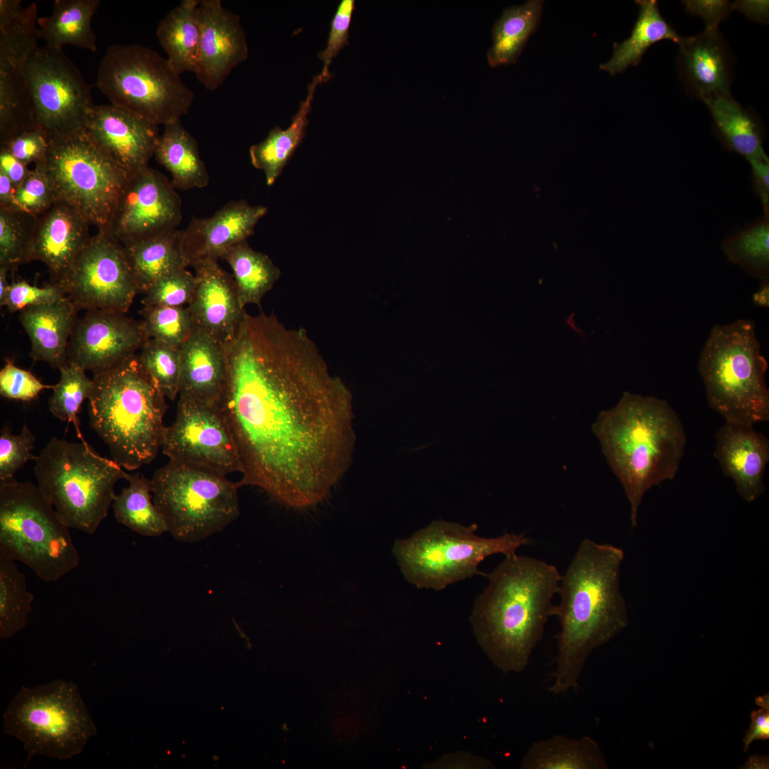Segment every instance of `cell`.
Instances as JSON below:
<instances>
[{"instance_id":"obj_39","label":"cell","mask_w":769,"mask_h":769,"mask_svg":"<svg viewBox=\"0 0 769 769\" xmlns=\"http://www.w3.org/2000/svg\"><path fill=\"white\" fill-rule=\"evenodd\" d=\"M127 486L116 494L112 503L117 521L132 531L147 537L167 532L164 518L156 508L151 481L140 474H129Z\"/></svg>"},{"instance_id":"obj_25","label":"cell","mask_w":769,"mask_h":769,"mask_svg":"<svg viewBox=\"0 0 769 769\" xmlns=\"http://www.w3.org/2000/svg\"><path fill=\"white\" fill-rule=\"evenodd\" d=\"M677 65L681 80L703 102L718 95H731V61L718 28L684 37L678 44Z\"/></svg>"},{"instance_id":"obj_38","label":"cell","mask_w":769,"mask_h":769,"mask_svg":"<svg viewBox=\"0 0 769 769\" xmlns=\"http://www.w3.org/2000/svg\"><path fill=\"white\" fill-rule=\"evenodd\" d=\"M233 271L238 297L242 308L249 304L261 305L263 296L271 290L281 271L266 254L253 249L247 241L230 248L222 256Z\"/></svg>"},{"instance_id":"obj_17","label":"cell","mask_w":769,"mask_h":769,"mask_svg":"<svg viewBox=\"0 0 769 769\" xmlns=\"http://www.w3.org/2000/svg\"><path fill=\"white\" fill-rule=\"evenodd\" d=\"M182 201L171 181L150 167L131 175L106 231L122 244L177 229Z\"/></svg>"},{"instance_id":"obj_48","label":"cell","mask_w":769,"mask_h":769,"mask_svg":"<svg viewBox=\"0 0 769 769\" xmlns=\"http://www.w3.org/2000/svg\"><path fill=\"white\" fill-rule=\"evenodd\" d=\"M15 194L23 211L36 216L47 211L56 203L51 184L41 162L35 164L34 168L16 187Z\"/></svg>"},{"instance_id":"obj_45","label":"cell","mask_w":769,"mask_h":769,"mask_svg":"<svg viewBox=\"0 0 769 769\" xmlns=\"http://www.w3.org/2000/svg\"><path fill=\"white\" fill-rule=\"evenodd\" d=\"M140 313L147 338L172 346L180 347L194 329L188 306H144Z\"/></svg>"},{"instance_id":"obj_26","label":"cell","mask_w":769,"mask_h":769,"mask_svg":"<svg viewBox=\"0 0 769 769\" xmlns=\"http://www.w3.org/2000/svg\"><path fill=\"white\" fill-rule=\"evenodd\" d=\"M180 349L179 397L219 407L226 373L223 345L194 328Z\"/></svg>"},{"instance_id":"obj_11","label":"cell","mask_w":769,"mask_h":769,"mask_svg":"<svg viewBox=\"0 0 769 769\" xmlns=\"http://www.w3.org/2000/svg\"><path fill=\"white\" fill-rule=\"evenodd\" d=\"M167 58L140 45L108 48L98 71V89L111 104L159 126L187 114L193 92Z\"/></svg>"},{"instance_id":"obj_15","label":"cell","mask_w":769,"mask_h":769,"mask_svg":"<svg viewBox=\"0 0 769 769\" xmlns=\"http://www.w3.org/2000/svg\"><path fill=\"white\" fill-rule=\"evenodd\" d=\"M79 310L125 313L138 294L123 245L106 230L91 236L59 282Z\"/></svg>"},{"instance_id":"obj_42","label":"cell","mask_w":769,"mask_h":769,"mask_svg":"<svg viewBox=\"0 0 769 769\" xmlns=\"http://www.w3.org/2000/svg\"><path fill=\"white\" fill-rule=\"evenodd\" d=\"M38 216L24 211L0 209V266L14 272L31 261Z\"/></svg>"},{"instance_id":"obj_3","label":"cell","mask_w":769,"mask_h":769,"mask_svg":"<svg viewBox=\"0 0 769 769\" xmlns=\"http://www.w3.org/2000/svg\"><path fill=\"white\" fill-rule=\"evenodd\" d=\"M487 577L471 617L475 635L499 669L520 672L552 617L561 575L553 565L514 554L505 556Z\"/></svg>"},{"instance_id":"obj_40","label":"cell","mask_w":769,"mask_h":769,"mask_svg":"<svg viewBox=\"0 0 769 769\" xmlns=\"http://www.w3.org/2000/svg\"><path fill=\"white\" fill-rule=\"evenodd\" d=\"M16 561L0 553V637L6 639L28 623L33 595Z\"/></svg>"},{"instance_id":"obj_52","label":"cell","mask_w":769,"mask_h":769,"mask_svg":"<svg viewBox=\"0 0 769 769\" xmlns=\"http://www.w3.org/2000/svg\"><path fill=\"white\" fill-rule=\"evenodd\" d=\"M16 158L26 164L42 162L47 154L48 142L38 127L25 131L1 144Z\"/></svg>"},{"instance_id":"obj_50","label":"cell","mask_w":769,"mask_h":769,"mask_svg":"<svg viewBox=\"0 0 769 769\" xmlns=\"http://www.w3.org/2000/svg\"><path fill=\"white\" fill-rule=\"evenodd\" d=\"M355 8L354 0H342L332 19L326 47L318 53L323 63L320 73L323 83L330 78L329 67L333 60L348 44L349 29Z\"/></svg>"},{"instance_id":"obj_27","label":"cell","mask_w":769,"mask_h":769,"mask_svg":"<svg viewBox=\"0 0 769 769\" xmlns=\"http://www.w3.org/2000/svg\"><path fill=\"white\" fill-rule=\"evenodd\" d=\"M79 310L66 296L20 311L19 320L29 337L33 360L58 370L68 363V345Z\"/></svg>"},{"instance_id":"obj_36","label":"cell","mask_w":769,"mask_h":769,"mask_svg":"<svg viewBox=\"0 0 769 769\" xmlns=\"http://www.w3.org/2000/svg\"><path fill=\"white\" fill-rule=\"evenodd\" d=\"M636 2L639 8V16L629 37L615 43L612 58L600 66L601 70L611 75L623 73L627 68L637 66L647 49L658 41L671 40L679 44L684 38L661 16L656 1Z\"/></svg>"},{"instance_id":"obj_28","label":"cell","mask_w":769,"mask_h":769,"mask_svg":"<svg viewBox=\"0 0 769 769\" xmlns=\"http://www.w3.org/2000/svg\"><path fill=\"white\" fill-rule=\"evenodd\" d=\"M32 52L0 45V142L36 128L33 100L25 75Z\"/></svg>"},{"instance_id":"obj_61","label":"cell","mask_w":769,"mask_h":769,"mask_svg":"<svg viewBox=\"0 0 769 769\" xmlns=\"http://www.w3.org/2000/svg\"><path fill=\"white\" fill-rule=\"evenodd\" d=\"M9 270L6 267L0 266V305L5 306L7 294L10 284L7 281V274Z\"/></svg>"},{"instance_id":"obj_46","label":"cell","mask_w":769,"mask_h":769,"mask_svg":"<svg viewBox=\"0 0 769 769\" xmlns=\"http://www.w3.org/2000/svg\"><path fill=\"white\" fill-rule=\"evenodd\" d=\"M196 287L194 274L183 269L161 278L145 293L144 306L182 307L192 300Z\"/></svg>"},{"instance_id":"obj_10","label":"cell","mask_w":769,"mask_h":769,"mask_svg":"<svg viewBox=\"0 0 769 769\" xmlns=\"http://www.w3.org/2000/svg\"><path fill=\"white\" fill-rule=\"evenodd\" d=\"M4 731L19 740L28 754L68 760L82 753L97 733L78 685L56 679L22 686L3 714Z\"/></svg>"},{"instance_id":"obj_7","label":"cell","mask_w":769,"mask_h":769,"mask_svg":"<svg viewBox=\"0 0 769 769\" xmlns=\"http://www.w3.org/2000/svg\"><path fill=\"white\" fill-rule=\"evenodd\" d=\"M37 486L70 528L94 534L107 517L115 486L129 474L84 440L53 437L35 459Z\"/></svg>"},{"instance_id":"obj_34","label":"cell","mask_w":769,"mask_h":769,"mask_svg":"<svg viewBox=\"0 0 769 769\" xmlns=\"http://www.w3.org/2000/svg\"><path fill=\"white\" fill-rule=\"evenodd\" d=\"M199 0H183L159 23L157 36L167 59L179 73L195 74L199 61Z\"/></svg>"},{"instance_id":"obj_9","label":"cell","mask_w":769,"mask_h":769,"mask_svg":"<svg viewBox=\"0 0 769 769\" xmlns=\"http://www.w3.org/2000/svg\"><path fill=\"white\" fill-rule=\"evenodd\" d=\"M477 525L434 520L405 539H397L392 553L404 577L419 589L439 591L483 574L478 567L488 556H510L530 544L524 533L493 538L476 534Z\"/></svg>"},{"instance_id":"obj_13","label":"cell","mask_w":769,"mask_h":769,"mask_svg":"<svg viewBox=\"0 0 769 769\" xmlns=\"http://www.w3.org/2000/svg\"><path fill=\"white\" fill-rule=\"evenodd\" d=\"M48 142L41 162L56 202L73 207L98 230H107L130 176L85 129Z\"/></svg>"},{"instance_id":"obj_18","label":"cell","mask_w":769,"mask_h":769,"mask_svg":"<svg viewBox=\"0 0 769 769\" xmlns=\"http://www.w3.org/2000/svg\"><path fill=\"white\" fill-rule=\"evenodd\" d=\"M147 338L141 321L125 313L88 310L77 320L70 335L68 362L99 373L135 355Z\"/></svg>"},{"instance_id":"obj_16","label":"cell","mask_w":769,"mask_h":769,"mask_svg":"<svg viewBox=\"0 0 769 769\" xmlns=\"http://www.w3.org/2000/svg\"><path fill=\"white\" fill-rule=\"evenodd\" d=\"M169 460L219 474L241 471L238 449L219 407L179 397L162 444Z\"/></svg>"},{"instance_id":"obj_41","label":"cell","mask_w":769,"mask_h":769,"mask_svg":"<svg viewBox=\"0 0 769 769\" xmlns=\"http://www.w3.org/2000/svg\"><path fill=\"white\" fill-rule=\"evenodd\" d=\"M769 214L726 239L721 249L728 261L760 280L769 273Z\"/></svg>"},{"instance_id":"obj_54","label":"cell","mask_w":769,"mask_h":769,"mask_svg":"<svg viewBox=\"0 0 769 769\" xmlns=\"http://www.w3.org/2000/svg\"><path fill=\"white\" fill-rule=\"evenodd\" d=\"M756 703L761 708L751 713V724L743 738L744 751H747L755 740L769 738V696L768 694L758 696Z\"/></svg>"},{"instance_id":"obj_35","label":"cell","mask_w":769,"mask_h":769,"mask_svg":"<svg viewBox=\"0 0 769 769\" xmlns=\"http://www.w3.org/2000/svg\"><path fill=\"white\" fill-rule=\"evenodd\" d=\"M600 746L589 736L570 738L564 735L533 743L525 753L523 769H607Z\"/></svg>"},{"instance_id":"obj_58","label":"cell","mask_w":769,"mask_h":769,"mask_svg":"<svg viewBox=\"0 0 769 769\" xmlns=\"http://www.w3.org/2000/svg\"><path fill=\"white\" fill-rule=\"evenodd\" d=\"M768 3L763 1H741L732 4V8L740 10L749 19L761 21L768 16Z\"/></svg>"},{"instance_id":"obj_1","label":"cell","mask_w":769,"mask_h":769,"mask_svg":"<svg viewBox=\"0 0 769 769\" xmlns=\"http://www.w3.org/2000/svg\"><path fill=\"white\" fill-rule=\"evenodd\" d=\"M223 347L219 407L238 449V483L290 508L320 503L352 462L351 391L305 330L273 314L244 311Z\"/></svg>"},{"instance_id":"obj_12","label":"cell","mask_w":769,"mask_h":769,"mask_svg":"<svg viewBox=\"0 0 769 769\" xmlns=\"http://www.w3.org/2000/svg\"><path fill=\"white\" fill-rule=\"evenodd\" d=\"M150 481L153 502L177 540H202L239 516L241 486L225 475L169 460Z\"/></svg>"},{"instance_id":"obj_49","label":"cell","mask_w":769,"mask_h":769,"mask_svg":"<svg viewBox=\"0 0 769 769\" xmlns=\"http://www.w3.org/2000/svg\"><path fill=\"white\" fill-rule=\"evenodd\" d=\"M0 371V394L11 399L23 402L36 399L40 392L53 388L37 379L31 372L16 366L9 358Z\"/></svg>"},{"instance_id":"obj_29","label":"cell","mask_w":769,"mask_h":769,"mask_svg":"<svg viewBox=\"0 0 769 769\" xmlns=\"http://www.w3.org/2000/svg\"><path fill=\"white\" fill-rule=\"evenodd\" d=\"M183 230L122 244L134 273L138 293L157 281L188 266L182 246Z\"/></svg>"},{"instance_id":"obj_19","label":"cell","mask_w":769,"mask_h":769,"mask_svg":"<svg viewBox=\"0 0 769 769\" xmlns=\"http://www.w3.org/2000/svg\"><path fill=\"white\" fill-rule=\"evenodd\" d=\"M85 129L129 176L149 167L160 136L157 125L111 103L94 105Z\"/></svg>"},{"instance_id":"obj_33","label":"cell","mask_w":769,"mask_h":769,"mask_svg":"<svg viewBox=\"0 0 769 769\" xmlns=\"http://www.w3.org/2000/svg\"><path fill=\"white\" fill-rule=\"evenodd\" d=\"M715 133L728 150L747 160L764 157L763 133L758 119L731 95H718L705 102Z\"/></svg>"},{"instance_id":"obj_44","label":"cell","mask_w":769,"mask_h":769,"mask_svg":"<svg viewBox=\"0 0 769 769\" xmlns=\"http://www.w3.org/2000/svg\"><path fill=\"white\" fill-rule=\"evenodd\" d=\"M139 360L165 397L174 400L179 396L182 354L180 347L159 340L147 338Z\"/></svg>"},{"instance_id":"obj_55","label":"cell","mask_w":769,"mask_h":769,"mask_svg":"<svg viewBox=\"0 0 769 769\" xmlns=\"http://www.w3.org/2000/svg\"><path fill=\"white\" fill-rule=\"evenodd\" d=\"M748 161L751 167L755 193L760 199L764 214H769V159L765 155Z\"/></svg>"},{"instance_id":"obj_6","label":"cell","mask_w":769,"mask_h":769,"mask_svg":"<svg viewBox=\"0 0 769 769\" xmlns=\"http://www.w3.org/2000/svg\"><path fill=\"white\" fill-rule=\"evenodd\" d=\"M768 367L751 320L714 325L698 363L709 406L726 422L768 421Z\"/></svg>"},{"instance_id":"obj_51","label":"cell","mask_w":769,"mask_h":769,"mask_svg":"<svg viewBox=\"0 0 769 769\" xmlns=\"http://www.w3.org/2000/svg\"><path fill=\"white\" fill-rule=\"evenodd\" d=\"M64 297L66 294L60 284L51 283L38 287L21 280L10 283L5 306L11 313H15L28 306L51 303Z\"/></svg>"},{"instance_id":"obj_30","label":"cell","mask_w":769,"mask_h":769,"mask_svg":"<svg viewBox=\"0 0 769 769\" xmlns=\"http://www.w3.org/2000/svg\"><path fill=\"white\" fill-rule=\"evenodd\" d=\"M164 126L154 156L170 173L174 188L188 190L206 187L209 174L197 140L184 128L181 120Z\"/></svg>"},{"instance_id":"obj_47","label":"cell","mask_w":769,"mask_h":769,"mask_svg":"<svg viewBox=\"0 0 769 769\" xmlns=\"http://www.w3.org/2000/svg\"><path fill=\"white\" fill-rule=\"evenodd\" d=\"M0 481L12 479L14 474L29 460H35L33 454L36 438L24 423L19 434H13L9 427L0 432Z\"/></svg>"},{"instance_id":"obj_60","label":"cell","mask_w":769,"mask_h":769,"mask_svg":"<svg viewBox=\"0 0 769 769\" xmlns=\"http://www.w3.org/2000/svg\"><path fill=\"white\" fill-rule=\"evenodd\" d=\"M761 281L759 288L752 295V300L755 305L767 308L769 307V281L768 278Z\"/></svg>"},{"instance_id":"obj_57","label":"cell","mask_w":769,"mask_h":769,"mask_svg":"<svg viewBox=\"0 0 769 769\" xmlns=\"http://www.w3.org/2000/svg\"><path fill=\"white\" fill-rule=\"evenodd\" d=\"M15 191L16 187L11 180L0 171V209L23 211L16 198Z\"/></svg>"},{"instance_id":"obj_4","label":"cell","mask_w":769,"mask_h":769,"mask_svg":"<svg viewBox=\"0 0 769 769\" xmlns=\"http://www.w3.org/2000/svg\"><path fill=\"white\" fill-rule=\"evenodd\" d=\"M592 429L623 486L634 528L645 493L673 479L679 469L686 443L683 424L666 400L625 392L614 407L600 412Z\"/></svg>"},{"instance_id":"obj_53","label":"cell","mask_w":769,"mask_h":769,"mask_svg":"<svg viewBox=\"0 0 769 769\" xmlns=\"http://www.w3.org/2000/svg\"><path fill=\"white\" fill-rule=\"evenodd\" d=\"M687 12L701 17L706 22V28H718L733 9L728 1H684Z\"/></svg>"},{"instance_id":"obj_37","label":"cell","mask_w":769,"mask_h":769,"mask_svg":"<svg viewBox=\"0 0 769 769\" xmlns=\"http://www.w3.org/2000/svg\"><path fill=\"white\" fill-rule=\"evenodd\" d=\"M543 1L530 0L505 9L492 28V45L487 53L490 66L514 63L529 37L537 29Z\"/></svg>"},{"instance_id":"obj_14","label":"cell","mask_w":769,"mask_h":769,"mask_svg":"<svg viewBox=\"0 0 769 769\" xmlns=\"http://www.w3.org/2000/svg\"><path fill=\"white\" fill-rule=\"evenodd\" d=\"M24 70L36 127L48 141L85 129L94 106L90 88L63 50L38 46Z\"/></svg>"},{"instance_id":"obj_2","label":"cell","mask_w":769,"mask_h":769,"mask_svg":"<svg viewBox=\"0 0 769 769\" xmlns=\"http://www.w3.org/2000/svg\"><path fill=\"white\" fill-rule=\"evenodd\" d=\"M624 552L610 544L585 538L559 583L560 602L553 605L560 630L555 670L548 691L554 694L577 691L590 654L611 641L629 624L619 590Z\"/></svg>"},{"instance_id":"obj_31","label":"cell","mask_w":769,"mask_h":769,"mask_svg":"<svg viewBox=\"0 0 769 769\" xmlns=\"http://www.w3.org/2000/svg\"><path fill=\"white\" fill-rule=\"evenodd\" d=\"M100 4V0H56L51 15L37 20L39 38L54 49L71 45L96 51L91 21Z\"/></svg>"},{"instance_id":"obj_23","label":"cell","mask_w":769,"mask_h":769,"mask_svg":"<svg viewBox=\"0 0 769 769\" xmlns=\"http://www.w3.org/2000/svg\"><path fill=\"white\" fill-rule=\"evenodd\" d=\"M713 456L738 493L748 503L765 490L763 476L769 461V440L753 425L725 422L716 434Z\"/></svg>"},{"instance_id":"obj_8","label":"cell","mask_w":769,"mask_h":769,"mask_svg":"<svg viewBox=\"0 0 769 769\" xmlns=\"http://www.w3.org/2000/svg\"><path fill=\"white\" fill-rule=\"evenodd\" d=\"M69 529L37 484L0 481V553L57 582L80 562Z\"/></svg>"},{"instance_id":"obj_43","label":"cell","mask_w":769,"mask_h":769,"mask_svg":"<svg viewBox=\"0 0 769 769\" xmlns=\"http://www.w3.org/2000/svg\"><path fill=\"white\" fill-rule=\"evenodd\" d=\"M59 382L53 387V394L48 399L51 414L62 422L73 423L79 436L78 414L85 399H89L93 389V380L79 365L68 362L60 369Z\"/></svg>"},{"instance_id":"obj_22","label":"cell","mask_w":769,"mask_h":769,"mask_svg":"<svg viewBox=\"0 0 769 769\" xmlns=\"http://www.w3.org/2000/svg\"><path fill=\"white\" fill-rule=\"evenodd\" d=\"M192 267L196 287L188 308L194 328L223 345L234 335L245 311L240 305L234 279L218 261H205Z\"/></svg>"},{"instance_id":"obj_32","label":"cell","mask_w":769,"mask_h":769,"mask_svg":"<svg viewBox=\"0 0 769 769\" xmlns=\"http://www.w3.org/2000/svg\"><path fill=\"white\" fill-rule=\"evenodd\" d=\"M322 83L320 73L314 76L308 85L307 97L300 103L289 127L284 130L275 127L264 140L250 147L251 164L264 172L268 186L273 184L302 142L308 125V115L311 110L315 91L318 85Z\"/></svg>"},{"instance_id":"obj_56","label":"cell","mask_w":769,"mask_h":769,"mask_svg":"<svg viewBox=\"0 0 769 769\" xmlns=\"http://www.w3.org/2000/svg\"><path fill=\"white\" fill-rule=\"evenodd\" d=\"M0 171L6 174L16 187L24 180L31 169L27 164L16 158L6 148L1 147Z\"/></svg>"},{"instance_id":"obj_24","label":"cell","mask_w":769,"mask_h":769,"mask_svg":"<svg viewBox=\"0 0 769 769\" xmlns=\"http://www.w3.org/2000/svg\"><path fill=\"white\" fill-rule=\"evenodd\" d=\"M90 224L73 207L60 202L38 216L31 261L48 268L51 283L67 275L90 238Z\"/></svg>"},{"instance_id":"obj_5","label":"cell","mask_w":769,"mask_h":769,"mask_svg":"<svg viewBox=\"0 0 769 769\" xmlns=\"http://www.w3.org/2000/svg\"><path fill=\"white\" fill-rule=\"evenodd\" d=\"M92 380L90 425L108 446L112 459L128 471L151 463L162 449L168 407L138 355L94 374Z\"/></svg>"},{"instance_id":"obj_21","label":"cell","mask_w":769,"mask_h":769,"mask_svg":"<svg viewBox=\"0 0 769 769\" xmlns=\"http://www.w3.org/2000/svg\"><path fill=\"white\" fill-rule=\"evenodd\" d=\"M268 209L246 200L231 201L206 218L194 216L183 230L182 246L188 266L218 261L234 245L246 241Z\"/></svg>"},{"instance_id":"obj_20","label":"cell","mask_w":769,"mask_h":769,"mask_svg":"<svg viewBox=\"0 0 769 769\" xmlns=\"http://www.w3.org/2000/svg\"><path fill=\"white\" fill-rule=\"evenodd\" d=\"M199 14L200 41L195 75L207 90H214L246 60V36L239 16L225 9L220 0L199 1Z\"/></svg>"},{"instance_id":"obj_59","label":"cell","mask_w":769,"mask_h":769,"mask_svg":"<svg viewBox=\"0 0 769 769\" xmlns=\"http://www.w3.org/2000/svg\"><path fill=\"white\" fill-rule=\"evenodd\" d=\"M21 0L0 1V28L4 27L16 19L22 12Z\"/></svg>"}]
</instances>
